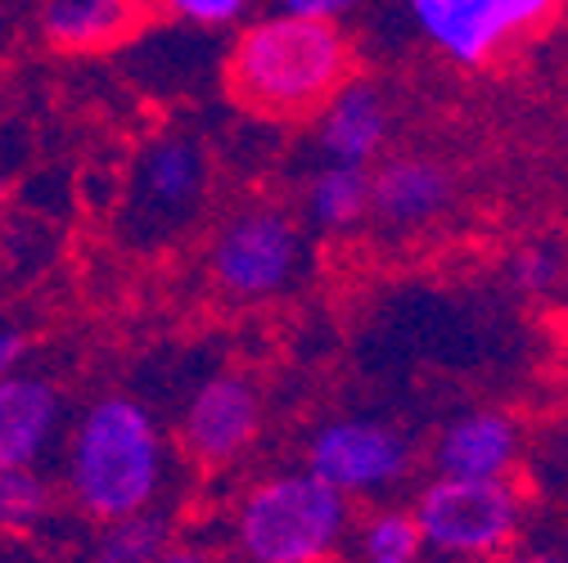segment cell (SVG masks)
<instances>
[{
	"label": "cell",
	"mask_w": 568,
	"mask_h": 563,
	"mask_svg": "<svg viewBox=\"0 0 568 563\" xmlns=\"http://www.w3.org/2000/svg\"><path fill=\"white\" fill-rule=\"evenodd\" d=\"M168 473L172 455L154 410L126 392L91 401L63 447L68 497L95 523L154 510L168 491Z\"/></svg>",
	"instance_id": "obj_2"
},
{
	"label": "cell",
	"mask_w": 568,
	"mask_h": 563,
	"mask_svg": "<svg viewBox=\"0 0 568 563\" xmlns=\"http://www.w3.org/2000/svg\"><path fill=\"white\" fill-rule=\"evenodd\" d=\"M271 14H298V19H325V23H343L347 14H357L366 0H266Z\"/></svg>",
	"instance_id": "obj_21"
},
{
	"label": "cell",
	"mask_w": 568,
	"mask_h": 563,
	"mask_svg": "<svg viewBox=\"0 0 568 563\" xmlns=\"http://www.w3.org/2000/svg\"><path fill=\"white\" fill-rule=\"evenodd\" d=\"M375 203V172L357 163H321L303 181V213L321 235H343L362 217H371Z\"/></svg>",
	"instance_id": "obj_15"
},
{
	"label": "cell",
	"mask_w": 568,
	"mask_h": 563,
	"mask_svg": "<svg viewBox=\"0 0 568 563\" xmlns=\"http://www.w3.org/2000/svg\"><path fill=\"white\" fill-rule=\"evenodd\" d=\"M154 563H222L207 545H194V541H172Z\"/></svg>",
	"instance_id": "obj_23"
},
{
	"label": "cell",
	"mask_w": 568,
	"mask_h": 563,
	"mask_svg": "<svg viewBox=\"0 0 568 563\" xmlns=\"http://www.w3.org/2000/svg\"><path fill=\"white\" fill-rule=\"evenodd\" d=\"M262 433V397L253 379L244 375H207L194 383V392L181 406L176 438L181 455L194 460L199 469H231L240 464Z\"/></svg>",
	"instance_id": "obj_9"
},
{
	"label": "cell",
	"mask_w": 568,
	"mask_h": 563,
	"mask_svg": "<svg viewBox=\"0 0 568 563\" xmlns=\"http://www.w3.org/2000/svg\"><path fill=\"white\" fill-rule=\"evenodd\" d=\"M307 270L303 226L280 207L253 203L217 222L207 239V279L226 303L257 307L290 294Z\"/></svg>",
	"instance_id": "obj_5"
},
{
	"label": "cell",
	"mask_w": 568,
	"mask_h": 563,
	"mask_svg": "<svg viewBox=\"0 0 568 563\" xmlns=\"http://www.w3.org/2000/svg\"><path fill=\"white\" fill-rule=\"evenodd\" d=\"M456 198L452 172L434 158H419V154H402L388 158L384 167H375V203H371V217L384 231L410 235L434 226Z\"/></svg>",
	"instance_id": "obj_13"
},
{
	"label": "cell",
	"mask_w": 568,
	"mask_h": 563,
	"mask_svg": "<svg viewBox=\"0 0 568 563\" xmlns=\"http://www.w3.org/2000/svg\"><path fill=\"white\" fill-rule=\"evenodd\" d=\"M564 253L555 244H524L515 257H510V279L524 289V294H550L559 279H564Z\"/></svg>",
	"instance_id": "obj_19"
},
{
	"label": "cell",
	"mask_w": 568,
	"mask_h": 563,
	"mask_svg": "<svg viewBox=\"0 0 568 563\" xmlns=\"http://www.w3.org/2000/svg\"><path fill=\"white\" fill-rule=\"evenodd\" d=\"M555 28H559V91L568 100V10H564V19Z\"/></svg>",
	"instance_id": "obj_25"
},
{
	"label": "cell",
	"mask_w": 568,
	"mask_h": 563,
	"mask_svg": "<svg viewBox=\"0 0 568 563\" xmlns=\"http://www.w3.org/2000/svg\"><path fill=\"white\" fill-rule=\"evenodd\" d=\"M564 523H568V487H564Z\"/></svg>",
	"instance_id": "obj_26"
},
{
	"label": "cell",
	"mask_w": 568,
	"mask_h": 563,
	"mask_svg": "<svg viewBox=\"0 0 568 563\" xmlns=\"http://www.w3.org/2000/svg\"><path fill=\"white\" fill-rule=\"evenodd\" d=\"M50 510V482L41 478V469H6L0 478V514L10 528H32L41 523Z\"/></svg>",
	"instance_id": "obj_18"
},
{
	"label": "cell",
	"mask_w": 568,
	"mask_h": 563,
	"mask_svg": "<svg viewBox=\"0 0 568 563\" xmlns=\"http://www.w3.org/2000/svg\"><path fill=\"white\" fill-rule=\"evenodd\" d=\"M424 532V563H496L528 528V501L515 478L434 473L410 501Z\"/></svg>",
	"instance_id": "obj_4"
},
{
	"label": "cell",
	"mask_w": 568,
	"mask_h": 563,
	"mask_svg": "<svg viewBox=\"0 0 568 563\" xmlns=\"http://www.w3.org/2000/svg\"><path fill=\"white\" fill-rule=\"evenodd\" d=\"M424 532L410 505H371L347 532V563H424Z\"/></svg>",
	"instance_id": "obj_16"
},
{
	"label": "cell",
	"mask_w": 568,
	"mask_h": 563,
	"mask_svg": "<svg viewBox=\"0 0 568 563\" xmlns=\"http://www.w3.org/2000/svg\"><path fill=\"white\" fill-rule=\"evenodd\" d=\"M524 460V429L506 410H465L434 438L429 464L447 478H515Z\"/></svg>",
	"instance_id": "obj_10"
},
{
	"label": "cell",
	"mask_w": 568,
	"mask_h": 563,
	"mask_svg": "<svg viewBox=\"0 0 568 563\" xmlns=\"http://www.w3.org/2000/svg\"><path fill=\"white\" fill-rule=\"evenodd\" d=\"M415 37L456 68H491L550 32L568 0H402Z\"/></svg>",
	"instance_id": "obj_6"
},
{
	"label": "cell",
	"mask_w": 568,
	"mask_h": 563,
	"mask_svg": "<svg viewBox=\"0 0 568 563\" xmlns=\"http://www.w3.org/2000/svg\"><path fill=\"white\" fill-rule=\"evenodd\" d=\"M303 464L316 469L325 482H334L343 497L379 505L415 473V447L388 419L343 414V419H325L307 438Z\"/></svg>",
	"instance_id": "obj_8"
},
{
	"label": "cell",
	"mask_w": 568,
	"mask_h": 563,
	"mask_svg": "<svg viewBox=\"0 0 568 563\" xmlns=\"http://www.w3.org/2000/svg\"><path fill=\"white\" fill-rule=\"evenodd\" d=\"M135 19V0H41V37L68 54H91L126 41Z\"/></svg>",
	"instance_id": "obj_14"
},
{
	"label": "cell",
	"mask_w": 568,
	"mask_h": 563,
	"mask_svg": "<svg viewBox=\"0 0 568 563\" xmlns=\"http://www.w3.org/2000/svg\"><path fill=\"white\" fill-rule=\"evenodd\" d=\"M159 6L172 23H185V28H199V32H217V28L244 23L253 0H159Z\"/></svg>",
	"instance_id": "obj_20"
},
{
	"label": "cell",
	"mask_w": 568,
	"mask_h": 563,
	"mask_svg": "<svg viewBox=\"0 0 568 563\" xmlns=\"http://www.w3.org/2000/svg\"><path fill=\"white\" fill-rule=\"evenodd\" d=\"M496 563H568V550L564 545H515Z\"/></svg>",
	"instance_id": "obj_22"
},
{
	"label": "cell",
	"mask_w": 568,
	"mask_h": 563,
	"mask_svg": "<svg viewBox=\"0 0 568 563\" xmlns=\"http://www.w3.org/2000/svg\"><path fill=\"white\" fill-rule=\"evenodd\" d=\"M352 505L357 501L307 464L275 469L235 501L231 545L244 563H334L357 523Z\"/></svg>",
	"instance_id": "obj_3"
},
{
	"label": "cell",
	"mask_w": 568,
	"mask_h": 563,
	"mask_svg": "<svg viewBox=\"0 0 568 563\" xmlns=\"http://www.w3.org/2000/svg\"><path fill=\"white\" fill-rule=\"evenodd\" d=\"M212 163L194 135L163 131L131 163V185L122 198V235L140 248H159L190 231L207 203Z\"/></svg>",
	"instance_id": "obj_7"
},
{
	"label": "cell",
	"mask_w": 568,
	"mask_h": 563,
	"mask_svg": "<svg viewBox=\"0 0 568 563\" xmlns=\"http://www.w3.org/2000/svg\"><path fill=\"white\" fill-rule=\"evenodd\" d=\"M168 545H172V523L159 510H145L100 523L95 541L87 545V563H154Z\"/></svg>",
	"instance_id": "obj_17"
},
{
	"label": "cell",
	"mask_w": 568,
	"mask_h": 563,
	"mask_svg": "<svg viewBox=\"0 0 568 563\" xmlns=\"http://www.w3.org/2000/svg\"><path fill=\"white\" fill-rule=\"evenodd\" d=\"M23 347H28V338H23V329H19V325H6V329H0V366H6L10 375L19 370Z\"/></svg>",
	"instance_id": "obj_24"
},
{
	"label": "cell",
	"mask_w": 568,
	"mask_h": 563,
	"mask_svg": "<svg viewBox=\"0 0 568 563\" xmlns=\"http://www.w3.org/2000/svg\"><path fill=\"white\" fill-rule=\"evenodd\" d=\"M312 135H316V154L325 163H357L371 167L388 135H393V109L384 100V91L371 78H352L316 117H312Z\"/></svg>",
	"instance_id": "obj_11"
},
{
	"label": "cell",
	"mask_w": 568,
	"mask_h": 563,
	"mask_svg": "<svg viewBox=\"0 0 568 563\" xmlns=\"http://www.w3.org/2000/svg\"><path fill=\"white\" fill-rule=\"evenodd\" d=\"M352 78H357V50L343 23L325 19H253L226 54L231 100L266 122H312Z\"/></svg>",
	"instance_id": "obj_1"
},
{
	"label": "cell",
	"mask_w": 568,
	"mask_h": 563,
	"mask_svg": "<svg viewBox=\"0 0 568 563\" xmlns=\"http://www.w3.org/2000/svg\"><path fill=\"white\" fill-rule=\"evenodd\" d=\"M63 433V392L41 375H10L0 388V464L41 469Z\"/></svg>",
	"instance_id": "obj_12"
}]
</instances>
